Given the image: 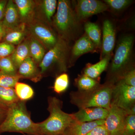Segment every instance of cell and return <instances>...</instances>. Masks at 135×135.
I'll use <instances>...</instances> for the list:
<instances>
[{"instance_id":"1","label":"cell","mask_w":135,"mask_h":135,"mask_svg":"<svg viewBox=\"0 0 135 135\" xmlns=\"http://www.w3.org/2000/svg\"><path fill=\"white\" fill-rule=\"evenodd\" d=\"M52 25L58 37L68 42L75 41L81 33V23L77 19L74 8L69 1L59 0Z\"/></svg>"},{"instance_id":"2","label":"cell","mask_w":135,"mask_h":135,"mask_svg":"<svg viewBox=\"0 0 135 135\" xmlns=\"http://www.w3.org/2000/svg\"><path fill=\"white\" fill-rule=\"evenodd\" d=\"M6 132L40 135L37 123L32 120L25 101L19 100L9 107L7 116L0 125V134Z\"/></svg>"},{"instance_id":"3","label":"cell","mask_w":135,"mask_h":135,"mask_svg":"<svg viewBox=\"0 0 135 135\" xmlns=\"http://www.w3.org/2000/svg\"><path fill=\"white\" fill-rule=\"evenodd\" d=\"M134 37L126 35L120 39L109 66L105 82L114 84L126 71L134 66L132 60Z\"/></svg>"},{"instance_id":"4","label":"cell","mask_w":135,"mask_h":135,"mask_svg":"<svg viewBox=\"0 0 135 135\" xmlns=\"http://www.w3.org/2000/svg\"><path fill=\"white\" fill-rule=\"evenodd\" d=\"M48 102L49 116L42 122L37 123L40 135H62L75 119L73 114L63 111L62 101L55 97H49Z\"/></svg>"},{"instance_id":"5","label":"cell","mask_w":135,"mask_h":135,"mask_svg":"<svg viewBox=\"0 0 135 135\" xmlns=\"http://www.w3.org/2000/svg\"><path fill=\"white\" fill-rule=\"evenodd\" d=\"M113 84L105 82L90 91H72L70 93V102L79 109L98 107L109 110Z\"/></svg>"},{"instance_id":"6","label":"cell","mask_w":135,"mask_h":135,"mask_svg":"<svg viewBox=\"0 0 135 135\" xmlns=\"http://www.w3.org/2000/svg\"><path fill=\"white\" fill-rule=\"evenodd\" d=\"M70 51L69 42L58 37L55 45L45 54L39 64L41 75L48 71L56 74L65 73L70 68Z\"/></svg>"},{"instance_id":"7","label":"cell","mask_w":135,"mask_h":135,"mask_svg":"<svg viewBox=\"0 0 135 135\" xmlns=\"http://www.w3.org/2000/svg\"><path fill=\"white\" fill-rule=\"evenodd\" d=\"M30 36L40 42L46 49L52 48L57 42L58 36L50 26L38 19H33L26 24Z\"/></svg>"},{"instance_id":"8","label":"cell","mask_w":135,"mask_h":135,"mask_svg":"<svg viewBox=\"0 0 135 135\" xmlns=\"http://www.w3.org/2000/svg\"><path fill=\"white\" fill-rule=\"evenodd\" d=\"M111 104L123 109L128 114L135 107V87L129 86L122 80L118 81L113 84Z\"/></svg>"},{"instance_id":"9","label":"cell","mask_w":135,"mask_h":135,"mask_svg":"<svg viewBox=\"0 0 135 135\" xmlns=\"http://www.w3.org/2000/svg\"><path fill=\"white\" fill-rule=\"evenodd\" d=\"M74 8L77 19L81 23L93 15L104 12L109 9L104 2L98 0H78Z\"/></svg>"},{"instance_id":"10","label":"cell","mask_w":135,"mask_h":135,"mask_svg":"<svg viewBox=\"0 0 135 135\" xmlns=\"http://www.w3.org/2000/svg\"><path fill=\"white\" fill-rule=\"evenodd\" d=\"M128 115L126 111L111 104L104 123L109 135H121Z\"/></svg>"},{"instance_id":"11","label":"cell","mask_w":135,"mask_h":135,"mask_svg":"<svg viewBox=\"0 0 135 135\" xmlns=\"http://www.w3.org/2000/svg\"><path fill=\"white\" fill-rule=\"evenodd\" d=\"M115 41L116 31L113 23L110 20H105L103 23L100 59L106 56L113 55Z\"/></svg>"},{"instance_id":"12","label":"cell","mask_w":135,"mask_h":135,"mask_svg":"<svg viewBox=\"0 0 135 135\" xmlns=\"http://www.w3.org/2000/svg\"><path fill=\"white\" fill-rule=\"evenodd\" d=\"M95 44L84 33L75 41L74 45L70 51L69 66L74 65L78 58L81 56L89 53L98 51Z\"/></svg>"},{"instance_id":"13","label":"cell","mask_w":135,"mask_h":135,"mask_svg":"<svg viewBox=\"0 0 135 135\" xmlns=\"http://www.w3.org/2000/svg\"><path fill=\"white\" fill-rule=\"evenodd\" d=\"M109 110L102 107H90L79 109L73 114L76 120L81 122H89L105 120Z\"/></svg>"},{"instance_id":"14","label":"cell","mask_w":135,"mask_h":135,"mask_svg":"<svg viewBox=\"0 0 135 135\" xmlns=\"http://www.w3.org/2000/svg\"><path fill=\"white\" fill-rule=\"evenodd\" d=\"M105 120L81 122L74 119L65 129L62 135H86L95 127L103 125Z\"/></svg>"},{"instance_id":"15","label":"cell","mask_w":135,"mask_h":135,"mask_svg":"<svg viewBox=\"0 0 135 135\" xmlns=\"http://www.w3.org/2000/svg\"><path fill=\"white\" fill-rule=\"evenodd\" d=\"M17 74L21 78L29 79L35 82L40 80L42 77L36 64L30 57L19 66L17 69Z\"/></svg>"},{"instance_id":"16","label":"cell","mask_w":135,"mask_h":135,"mask_svg":"<svg viewBox=\"0 0 135 135\" xmlns=\"http://www.w3.org/2000/svg\"><path fill=\"white\" fill-rule=\"evenodd\" d=\"M2 23L7 30L16 28L21 23L17 8L13 1H8Z\"/></svg>"},{"instance_id":"17","label":"cell","mask_w":135,"mask_h":135,"mask_svg":"<svg viewBox=\"0 0 135 135\" xmlns=\"http://www.w3.org/2000/svg\"><path fill=\"white\" fill-rule=\"evenodd\" d=\"M112 55H110L105 57L96 64H87L83 69L82 74L95 79L100 80V75L108 68Z\"/></svg>"},{"instance_id":"18","label":"cell","mask_w":135,"mask_h":135,"mask_svg":"<svg viewBox=\"0 0 135 135\" xmlns=\"http://www.w3.org/2000/svg\"><path fill=\"white\" fill-rule=\"evenodd\" d=\"M21 23L26 24L33 18L36 4L31 0H15Z\"/></svg>"},{"instance_id":"19","label":"cell","mask_w":135,"mask_h":135,"mask_svg":"<svg viewBox=\"0 0 135 135\" xmlns=\"http://www.w3.org/2000/svg\"><path fill=\"white\" fill-rule=\"evenodd\" d=\"M26 33V24L21 23L16 28L7 30L2 40L12 45H18L24 40Z\"/></svg>"},{"instance_id":"20","label":"cell","mask_w":135,"mask_h":135,"mask_svg":"<svg viewBox=\"0 0 135 135\" xmlns=\"http://www.w3.org/2000/svg\"><path fill=\"white\" fill-rule=\"evenodd\" d=\"M10 56L13 64L18 69L20 65L27 58L30 57L28 38L18 44Z\"/></svg>"},{"instance_id":"21","label":"cell","mask_w":135,"mask_h":135,"mask_svg":"<svg viewBox=\"0 0 135 135\" xmlns=\"http://www.w3.org/2000/svg\"><path fill=\"white\" fill-rule=\"evenodd\" d=\"M39 11L43 17L44 21L49 25H52L53 16L57 6L56 0H44L38 4Z\"/></svg>"},{"instance_id":"22","label":"cell","mask_w":135,"mask_h":135,"mask_svg":"<svg viewBox=\"0 0 135 135\" xmlns=\"http://www.w3.org/2000/svg\"><path fill=\"white\" fill-rule=\"evenodd\" d=\"M30 57L34 62L40 64L46 54V49L40 42L29 36V38Z\"/></svg>"},{"instance_id":"23","label":"cell","mask_w":135,"mask_h":135,"mask_svg":"<svg viewBox=\"0 0 135 135\" xmlns=\"http://www.w3.org/2000/svg\"><path fill=\"white\" fill-rule=\"evenodd\" d=\"M84 28L86 35L99 50L101 46V30L99 26L95 23L88 21L84 24Z\"/></svg>"},{"instance_id":"24","label":"cell","mask_w":135,"mask_h":135,"mask_svg":"<svg viewBox=\"0 0 135 135\" xmlns=\"http://www.w3.org/2000/svg\"><path fill=\"white\" fill-rule=\"evenodd\" d=\"M100 80L95 79L81 74L75 80V85L78 91H88L95 89L99 86Z\"/></svg>"},{"instance_id":"25","label":"cell","mask_w":135,"mask_h":135,"mask_svg":"<svg viewBox=\"0 0 135 135\" xmlns=\"http://www.w3.org/2000/svg\"><path fill=\"white\" fill-rule=\"evenodd\" d=\"M19 100L14 88L0 87V103L9 108Z\"/></svg>"},{"instance_id":"26","label":"cell","mask_w":135,"mask_h":135,"mask_svg":"<svg viewBox=\"0 0 135 135\" xmlns=\"http://www.w3.org/2000/svg\"><path fill=\"white\" fill-rule=\"evenodd\" d=\"M14 89L17 96L20 101L26 102L32 99L34 95L32 88L25 83L18 82Z\"/></svg>"},{"instance_id":"27","label":"cell","mask_w":135,"mask_h":135,"mask_svg":"<svg viewBox=\"0 0 135 135\" xmlns=\"http://www.w3.org/2000/svg\"><path fill=\"white\" fill-rule=\"evenodd\" d=\"M69 85V76L66 73H63L56 78L53 87V90L56 94L60 95L66 91Z\"/></svg>"},{"instance_id":"28","label":"cell","mask_w":135,"mask_h":135,"mask_svg":"<svg viewBox=\"0 0 135 135\" xmlns=\"http://www.w3.org/2000/svg\"><path fill=\"white\" fill-rule=\"evenodd\" d=\"M0 71L9 75H17V69L10 56L0 59Z\"/></svg>"},{"instance_id":"29","label":"cell","mask_w":135,"mask_h":135,"mask_svg":"<svg viewBox=\"0 0 135 135\" xmlns=\"http://www.w3.org/2000/svg\"><path fill=\"white\" fill-rule=\"evenodd\" d=\"M18 75H11L0 71V87L6 88H15L20 79Z\"/></svg>"},{"instance_id":"30","label":"cell","mask_w":135,"mask_h":135,"mask_svg":"<svg viewBox=\"0 0 135 135\" xmlns=\"http://www.w3.org/2000/svg\"><path fill=\"white\" fill-rule=\"evenodd\" d=\"M104 2L111 9L116 11L123 10L133 2L130 0H104Z\"/></svg>"},{"instance_id":"31","label":"cell","mask_w":135,"mask_h":135,"mask_svg":"<svg viewBox=\"0 0 135 135\" xmlns=\"http://www.w3.org/2000/svg\"><path fill=\"white\" fill-rule=\"evenodd\" d=\"M121 135H135V115L127 116Z\"/></svg>"},{"instance_id":"32","label":"cell","mask_w":135,"mask_h":135,"mask_svg":"<svg viewBox=\"0 0 135 135\" xmlns=\"http://www.w3.org/2000/svg\"><path fill=\"white\" fill-rule=\"evenodd\" d=\"M15 49V45L5 42H0V59L11 55Z\"/></svg>"},{"instance_id":"33","label":"cell","mask_w":135,"mask_h":135,"mask_svg":"<svg viewBox=\"0 0 135 135\" xmlns=\"http://www.w3.org/2000/svg\"><path fill=\"white\" fill-rule=\"evenodd\" d=\"M120 80H122L123 82L129 86L135 87L134 66L131 68L129 70L126 71L122 75Z\"/></svg>"},{"instance_id":"34","label":"cell","mask_w":135,"mask_h":135,"mask_svg":"<svg viewBox=\"0 0 135 135\" xmlns=\"http://www.w3.org/2000/svg\"><path fill=\"white\" fill-rule=\"evenodd\" d=\"M86 135H109V134L103 124L95 127Z\"/></svg>"},{"instance_id":"35","label":"cell","mask_w":135,"mask_h":135,"mask_svg":"<svg viewBox=\"0 0 135 135\" xmlns=\"http://www.w3.org/2000/svg\"><path fill=\"white\" fill-rule=\"evenodd\" d=\"M8 108L0 103V125L7 116Z\"/></svg>"},{"instance_id":"36","label":"cell","mask_w":135,"mask_h":135,"mask_svg":"<svg viewBox=\"0 0 135 135\" xmlns=\"http://www.w3.org/2000/svg\"><path fill=\"white\" fill-rule=\"evenodd\" d=\"M7 2V1H0V22H2L4 18Z\"/></svg>"},{"instance_id":"37","label":"cell","mask_w":135,"mask_h":135,"mask_svg":"<svg viewBox=\"0 0 135 135\" xmlns=\"http://www.w3.org/2000/svg\"><path fill=\"white\" fill-rule=\"evenodd\" d=\"M6 31L7 30L3 26L2 22H0V42L5 36Z\"/></svg>"},{"instance_id":"38","label":"cell","mask_w":135,"mask_h":135,"mask_svg":"<svg viewBox=\"0 0 135 135\" xmlns=\"http://www.w3.org/2000/svg\"></svg>"}]
</instances>
